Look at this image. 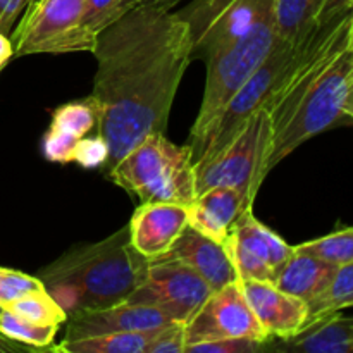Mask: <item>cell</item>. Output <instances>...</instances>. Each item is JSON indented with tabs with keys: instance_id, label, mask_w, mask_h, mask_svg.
Here are the masks:
<instances>
[{
	"instance_id": "11",
	"label": "cell",
	"mask_w": 353,
	"mask_h": 353,
	"mask_svg": "<svg viewBox=\"0 0 353 353\" xmlns=\"http://www.w3.org/2000/svg\"><path fill=\"white\" fill-rule=\"evenodd\" d=\"M236 338H247L262 343L272 341L245 299L240 281L214 290L195 316L185 323V353L192 345Z\"/></svg>"
},
{
	"instance_id": "18",
	"label": "cell",
	"mask_w": 353,
	"mask_h": 353,
	"mask_svg": "<svg viewBox=\"0 0 353 353\" xmlns=\"http://www.w3.org/2000/svg\"><path fill=\"white\" fill-rule=\"evenodd\" d=\"M240 192L230 186H214L196 195L188 205V224L216 241L226 240L238 217L252 209Z\"/></svg>"
},
{
	"instance_id": "35",
	"label": "cell",
	"mask_w": 353,
	"mask_h": 353,
	"mask_svg": "<svg viewBox=\"0 0 353 353\" xmlns=\"http://www.w3.org/2000/svg\"><path fill=\"white\" fill-rule=\"evenodd\" d=\"M14 57V45L7 34L0 33V71L6 68L7 62Z\"/></svg>"
},
{
	"instance_id": "4",
	"label": "cell",
	"mask_w": 353,
	"mask_h": 353,
	"mask_svg": "<svg viewBox=\"0 0 353 353\" xmlns=\"http://www.w3.org/2000/svg\"><path fill=\"white\" fill-rule=\"evenodd\" d=\"M341 17L343 14L333 17L324 24H317L305 38L295 41V43L283 41L278 38L268 57L262 61V64L255 69L254 74L245 81L240 92L223 110L217 123L214 124V128L193 155V164L207 161L219 150H223L236 137L243 124L250 119L252 114L261 109H271L272 103L285 92L288 83L292 81L295 72L302 68L303 62L333 34Z\"/></svg>"
},
{
	"instance_id": "3",
	"label": "cell",
	"mask_w": 353,
	"mask_h": 353,
	"mask_svg": "<svg viewBox=\"0 0 353 353\" xmlns=\"http://www.w3.org/2000/svg\"><path fill=\"white\" fill-rule=\"evenodd\" d=\"M148 264L131 245L126 226L102 241L69 248L41 269L38 278L71 317L126 302L145 281Z\"/></svg>"
},
{
	"instance_id": "15",
	"label": "cell",
	"mask_w": 353,
	"mask_h": 353,
	"mask_svg": "<svg viewBox=\"0 0 353 353\" xmlns=\"http://www.w3.org/2000/svg\"><path fill=\"white\" fill-rule=\"evenodd\" d=\"M171 317L161 309L143 303L121 302L99 310H86L74 314L65 321L64 341L81 338L100 336V334L124 333V331H148L165 326Z\"/></svg>"
},
{
	"instance_id": "33",
	"label": "cell",
	"mask_w": 353,
	"mask_h": 353,
	"mask_svg": "<svg viewBox=\"0 0 353 353\" xmlns=\"http://www.w3.org/2000/svg\"><path fill=\"white\" fill-rule=\"evenodd\" d=\"M348 10H353V0H326V3L321 9L319 17H317V24L327 23L330 19L341 16Z\"/></svg>"
},
{
	"instance_id": "30",
	"label": "cell",
	"mask_w": 353,
	"mask_h": 353,
	"mask_svg": "<svg viewBox=\"0 0 353 353\" xmlns=\"http://www.w3.org/2000/svg\"><path fill=\"white\" fill-rule=\"evenodd\" d=\"M268 347L269 343H262V341L236 338V340H219L192 345L186 348V353H257L268 350Z\"/></svg>"
},
{
	"instance_id": "22",
	"label": "cell",
	"mask_w": 353,
	"mask_h": 353,
	"mask_svg": "<svg viewBox=\"0 0 353 353\" xmlns=\"http://www.w3.org/2000/svg\"><path fill=\"white\" fill-rule=\"evenodd\" d=\"M326 0H276V33L283 41L305 38L317 26V17Z\"/></svg>"
},
{
	"instance_id": "12",
	"label": "cell",
	"mask_w": 353,
	"mask_h": 353,
	"mask_svg": "<svg viewBox=\"0 0 353 353\" xmlns=\"http://www.w3.org/2000/svg\"><path fill=\"white\" fill-rule=\"evenodd\" d=\"M240 281H274L279 269L295 252L278 233L265 226L247 209L224 240Z\"/></svg>"
},
{
	"instance_id": "2",
	"label": "cell",
	"mask_w": 353,
	"mask_h": 353,
	"mask_svg": "<svg viewBox=\"0 0 353 353\" xmlns=\"http://www.w3.org/2000/svg\"><path fill=\"white\" fill-rule=\"evenodd\" d=\"M352 28L353 10H348L269 109L272 123L269 172L314 137L348 123L345 105L353 74Z\"/></svg>"
},
{
	"instance_id": "31",
	"label": "cell",
	"mask_w": 353,
	"mask_h": 353,
	"mask_svg": "<svg viewBox=\"0 0 353 353\" xmlns=\"http://www.w3.org/2000/svg\"><path fill=\"white\" fill-rule=\"evenodd\" d=\"M185 324L169 323L152 341L147 353H185Z\"/></svg>"
},
{
	"instance_id": "10",
	"label": "cell",
	"mask_w": 353,
	"mask_h": 353,
	"mask_svg": "<svg viewBox=\"0 0 353 353\" xmlns=\"http://www.w3.org/2000/svg\"><path fill=\"white\" fill-rule=\"evenodd\" d=\"M214 290L188 264L165 255L148 264L145 281L128 302L161 309L174 323H188Z\"/></svg>"
},
{
	"instance_id": "7",
	"label": "cell",
	"mask_w": 353,
	"mask_h": 353,
	"mask_svg": "<svg viewBox=\"0 0 353 353\" xmlns=\"http://www.w3.org/2000/svg\"><path fill=\"white\" fill-rule=\"evenodd\" d=\"M272 123L268 109L252 114L236 137L216 155L195 164L196 195L214 186H230L254 205L255 196L269 174Z\"/></svg>"
},
{
	"instance_id": "20",
	"label": "cell",
	"mask_w": 353,
	"mask_h": 353,
	"mask_svg": "<svg viewBox=\"0 0 353 353\" xmlns=\"http://www.w3.org/2000/svg\"><path fill=\"white\" fill-rule=\"evenodd\" d=\"M336 271V265L295 250L286 264L279 269L272 283L283 292L312 303L326 292Z\"/></svg>"
},
{
	"instance_id": "29",
	"label": "cell",
	"mask_w": 353,
	"mask_h": 353,
	"mask_svg": "<svg viewBox=\"0 0 353 353\" xmlns=\"http://www.w3.org/2000/svg\"><path fill=\"white\" fill-rule=\"evenodd\" d=\"M107 161H109V147L107 141L103 140L102 134L95 133L86 137L85 140L79 141L78 148L74 154L76 164L83 165V168H105Z\"/></svg>"
},
{
	"instance_id": "13",
	"label": "cell",
	"mask_w": 353,
	"mask_h": 353,
	"mask_svg": "<svg viewBox=\"0 0 353 353\" xmlns=\"http://www.w3.org/2000/svg\"><path fill=\"white\" fill-rule=\"evenodd\" d=\"M186 228L188 207L165 202L140 203L128 224L131 245L148 261L168 255Z\"/></svg>"
},
{
	"instance_id": "24",
	"label": "cell",
	"mask_w": 353,
	"mask_h": 353,
	"mask_svg": "<svg viewBox=\"0 0 353 353\" xmlns=\"http://www.w3.org/2000/svg\"><path fill=\"white\" fill-rule=\"evenodd\" d=\"M350 307H353V262L338 268L326 292L312 303H309V324L330 314L350 309Z\"/></svg>"
},
{
	"instance_id": "14",
	"label": "cell",
	"mask_w": 353,
	"mask_h": 353,
	"mask_svg": "<svg viewBox=\"0 0 353 353\" xmlns=\"http://www.w3.org/2000/svg\"><path fill=\"white\" fill-rule=\"evenodd\" d=\"M245 299L271 340L296 336L309 324V303L271 281H240Z\"/></svg>"
},
{
	"instance_id": "16",
	"label": "cell",
	"mask_w": 353,
	"mask_h": 353,
	"mask_svg": "<svg viewBox=\"0 0 353 353\" xmlns=\"http://www.w3.org/2000/svg\"><path fill=\"white\" fill-rule=\"evenodd\" d=\"M99 130L100 109L92 95L62 103L52 112L50 124L41 138L43 157L54 164H71L79 141Z\"/></svg>"
},
{
	"instance_id": "32",
	"label": "cell",
	"mask_w": 353,
	"mask_h": 353,
	"mask_svg": "<svg viewBox=\"0 0 353 353\" xmlns=\"http://www.w3.org/2000/svg\"><path fill=\"white\" fill-rule=\"evenodd\" d=\"M30 0H0V33L9 37Z\"/></svg>"
},
{
	"instance_id": "27",
	"label": "cell",
	"mask_w": 353,
	"mask_h": 353,
	"mask_svg": "<svg viewBox=\"0 0 353 353\" xmlns=\"http://www.w3.org/2000/svg\"><path fill=\"white\" fill-rule=\"evenodd\" d=\"M140 0H86L83 24L86 31L97 38V34L137 9Z\"/></svg>"
},
{
	"instance_id": "6",
	"label": "cell",
	"mask_w": 353,
	"mask_h": 353,
	"mask_svg": "<svg viewBox=\"0 0 353 353\" xmlns=\"http://www.w3.org/2000/svg\"><path fill=\"white\" fill-rule=\"evenodd\" d=\"M276 40V17L272 14L252 28L240 40L212 52L203 59L207 64L205 88L186 145L192 159L228 103L268 57Z\"/></svg>"
},
{
	"instance_id": "5",
	"label": "cell",
	"mask_w": 353,
	"mask_h": 353,
	"mask_svg": "<svg viewBox=\"0 0 353 353\" xmlns=\"http://www.w3.org/2000/svg\"><path fill=\"white\" fill-rule=\"evenodd\" d=\"M105 178L141 203L165 202L188 207L196 199L195 164L188 147L152 133L128 150Z\"/></svg>"
},
{
	"instance_id": "19",
	"label": "cell",
	"mask_w": 353,
	"mask_h": 353,
	"mask_svg": "<svg viewBox=\"0 0 353 353\" xmlns=\"http://www.w3.org/2000/svg\"><path fill=\"white\" fill-rule=\"evenodd\" d=\"M268 350L288 353H353V317L330 314L288 340H272Z\"/></svg>"
},
{
	"instance_id": "17",
	"label": "cell",
	"mask_w": 353,
	"mask_h": 353,
	"mask_svg": "<svg viewBox=\"0 0 353 353\" xmlns=\"http://www.w3.org/2000/svg\"><path fill=\"white\" fill-rule=\"evenodd\" d=\"M168 255L188 264L196 274L209 283L212 290L240 281L226 245L199 233L190 224Z\"/></svg>"
},
{
	"instance_id": "1",
	"label": "cell",
	"mask_w": 353,
	"mask_h": 353,
	"mask_svg": "<svg viewBox=\"0 0 353 353\" xmlns=\"http://www.w3.org/2000/svg\"><path fill=\"white\" fill-rule=\"evenodd\" d=\"M93 92L109 147L103 174L152 133L168 131L169 116L192 59V38L176 12L138 6L97 34Z\"/></svg>"
},
{
	"instance_id": "40",
	"label": "cell",
	"mask_w": 353,
	"mask_h": 353,
	"mask_svg": "<svg viewBox=\"0 0 353 353\" xmlns=\"http://www.w3.org/2000/svg\"><path fill=\"white\" fill-rule=\"evenodd\" d=\"M30 2H33V0H30Z\"/></svg>"
},
{
	"instance_id": "37",
	"label": "cell",
	"mask_w": 353,
	"mask_h": 353,
	"mask_svg": "<svg viewBox=\"0 0 353 353\" xmlns=\"http://www.w3.org/2000/svg\"><path fill=\"white\" fill-rule=\"evenodd\" d=\"M2 312H3V307L0 305V316H2Z\"/></svg>"
},
{
	"instance_id": "25",
	"label": "cell",
	"mask_w": 353,
	"mask_h": 353,
	"mask_svg": "<svg viewBox=\"0 0 353 353\" xmlns=\"http://www.w3.org/2000/svg\"><path fill=\"white\" fill-rule=\"evenodd\" d=\"M295 250L321 259L331 265H347L353 262V226L338 230L326 236L295 245Z\"/></svg>"
},
{
	"instance_id": "23",
	"label": "cell",
	"mask_w": 353,
	"mask_h": 353,
	"mask_svg": "<svg viewBox=\"0 0 353 353\" xmlns=\"http://www.w3.org/2000/svg\"><path fill=\"white\" fill-rule=\"evenodd\" d=\"M3 309L34 324H43V326L61 327L68 321V314L62 310V307L52 299L50 293L45 288L26 293Z\"/></svg>"
},
{
	"instance_id": "26",
	"label": "cell",
	"mask_w": 353,
	"mask_h": 353,
	"mask_svg": "<svg viewBox=\"0 0 353 353\" xmlns=\"http://www.w3.org/2000/svg\"><path fill=\"white\" fill-rule=\"evenodd\" d=\"M0 331L19 343L41 348V350H57V347H52V343H54L59 327L34 324L7 309H3L0 316Z\"/></svg>"
},
{
	"instance_id": "8",
	"label": "cell",
	"mask_w": 353,
	"mask_h": 353,
	"mask_svg": "<svg viewBox=\"0 0 353 353\" xmlns=\"http://www.w3.org/2000/svg\"><path fill=\"white\" fill-rule=\"evenodd\" d=\"M86 0H33L14 31V57L92 52L97 38L86 31Z\"/></svg>"
},
{
	"instance_id": "21",
	"label": "cell",
	"mask_w": 353,
	"mask_h": 353,
	"mask_svg": "<svg viewBox=\"0 0 353 353\" xmlns=\"http://www.w3.org/2000/svg\"><path fill=\"white\" fill-rule=\"evenodd\" d=\"M168 326V324H165ZM157 330L148 331H124V333L100 334V336L81 338V340L64 341L57 347V352L65 353H147L152 341L159 334Z\"/></svg>"
},
{
	"instance_id": "34",
	"label": "cell",
	"mask_w": 353,
	"mask_h": 353,
	"mask_svg": "<svg viewBox=\"0 0 353 353\" xmlns=\"http://www.w3.org/2000/svg\"><path fill=\"white\" fill-rule=\"evenodd\" d=\"M41 348L30 347V345L19 343V341L12 340L7 334H3L0 331V353H26V352H40Z\"/></svg>"
},
{
	"instance_id": "28",
	"label": "cell",
	"mask_w": 353,
	"mask_h": 353,
	"mask_svg": "<svg viewBox=\"0 0 353 353\" xmlns=\"http://www.w3.org/2000/svg\"><path fill=\"white\" fill-rule=\"evenodd\" d=\"M45 288L38 276L24 274L16 269L0 268V305L7 307L14 300L37 290Z\"/></svg>"
},
{
	"instance_id": "9",
	"label": "cell",
	"mask_w": 353,
	"mask_h": 353,
	"mask_svg": "<svg viewBox=\"0 0 353 353\" xmlns=\"http://www.w3.org/2000/svg\"><path fill=\"white\" fill-rule=\"evenodd\" d=\"M274 6L276 0H193L176 14L188 28L192 59L196 61L240 40L272 16Z\"/></svg>"
},
{
	"instance_id": "38",
	"label": "cell",
	"mask_w": 353,
	"mask_h": 353,
	"mask_svg": "<svg viewBox=\"0 0 353 353\" xmlns=\"http://www.w3.org/2000/svg\"><path fill=\"white\" fill-rule=\"evenodd\" d=\"M352 45H353V28H352Z\"/></svg>"
},
{
	"instance_id": "39",
	"label": "cell",
	"mask_w": 353,
	"mask_h": 353,
	"mask_svg": "<svg viewBox=\"0 0 353 353\" xmlns=\"http://www.w3.org/2000/svg\"><path fill=\"white\" fill-rule=\"evenodd\" d=\"M352 123H353V114H352Z\"/></svg>"
},
{
	"instance_id": "36",
	"label": "cell",
	"mask_w": 353,
	"mask_h": 353,
	"mask_svg": "<svg viewBox=\"0 0 353 353\" xmlns=\"http://www.w3.org/2000/svg\"><path fill=\"white\" fill-rule=\"evenodd\" d=\"M183 0H140V6H152V7H161V9L171 10L172 7L178 6Z\"/></svg>"
}]
</instances>
